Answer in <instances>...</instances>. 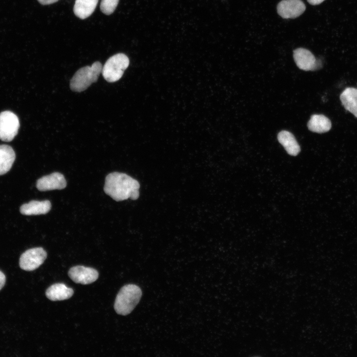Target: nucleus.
<instances>
[{
  "mask_svg": "<svg viewBox=\"0 0 357 357\" xmlns=\"http://www.w3.org/2000/svg\"><path fill=\"white\" fill-rule=\"evenodd\" d=\"M139 182L124 173L113 172L105 179V192L117 201L128 198L136 200L139 196Z\"/></svg>",
  "mask_w": 357,
  "mask_h": 357,
  "instance_id": "f257e3e1",
  "label": "nucleus"
},
{
  "mask_svg": "<svg viewBox=\"0 0 357 357\" xmlns=\"http://www.w3.org/2000/svg\"><path fill=\"white\" fill-rule=\"evenodd\" d=\"M331 126L330 120L323 115H312L307 123L309 130L318 133L328 132L331 128Z\"/></svg>",
  "mask_w": 357,
  "mask_h": 357,
  "instance_id": "4468645a",
  "label": "nucleus"
},
{
  "mask_svg": "<svg viewBox=\"0 0 357 357\" xmlns=\"http://www.w3.org/2000/svg\"><path fill=\"white\" fill-rule=\"evenodd\" d=\"M15 159V154L11 147L0 145V175H4L10 170Z\"/></svg>",
  "mask_w": 357,
  "mask_h": 357,
  "instance_id": "dca6fc26",
  "label": "nucleus"
},
{
  "mask_svg": "<svg viewBox=\"0 0 357 357\" xmlns=\"http://www.w3.org/2000/svg\"><path fill=\"white\" fill-rule=\"evenodd\" d=\"M47 256V253L42 247L29 249L20 256L19 266L24 270L33 271L44 263Z\"/></svg>",
  "mask_w": 357,
  "mask_h": 357,
  "instance_id": "423d86ee",
  "label": "nucleus"
},
{
  "mask_svg": "<svg viewBox=\"0 0 357 357\" xmlns=\"http://www.w3.org/2000/svg\"><path fill=\"white\" fill-rule=\"evenodd\" d=\"M119 0H102L100 9L102 12L106 14L110 15L116 9Z\"/></svg>",
  "mask_w": 357,
  "mask_h": 357,
  "instance_id": "a211bd4d",
  "label": "nucleus"
},
{
  "mask_svg": "<svg viewBox=\"0 0 357 357\" xmlns=\"http://www.w3.org/2000/svg\"><path fill=\"white\" fill-rule=\"evenodd\" d=\"M278 140L290 155L296 156L300 151V148L294 135L287 130L280 131L277 135Z\"/></svg>",
  "mask_w": 357,
  "mask_h": 357,
  "instance_id": "ddd939ff",
  "label": "nucleus"
},
{
  "mask_svg": "<svg viewBox=\"0 0 357 357\" xmlns=\"http://www.w3.org/2000/svg\"><path fill=\"white\" fill-rule=\"evenodd\" d=\"M141 296V290L137 285L128 284L124 286L116 297L114 304L115 311L120 315L128 314L138 303Z\"/></svg>",
  "mask_w": 357,
  "mask_h": 357,
  "instance_id": "f03ea898",
  "label": "nucleus"
},
{
  "mask_svg": "<svg viewBox=\"0 0 357 357\" xmlns=\"http://www.w3.org/2000/svg\"><path fill=\"white\" fill-rule=\"evenodd\" d=\"M66 186L64 177L59 172L43 176L37 181L36 187L40 191L62 189Z\"/></svg>",
  "mask_w": 357,
  "mask_h": 357,
  "instance_id": "9d476101",
  "label": "nucleus"
},
{
  "mask_svg": "<svg viewBox=\"0 0 357 357\" xmlns=\"http://www.w3.org/2000/svg\"><path fill=\"white\" fill-rule=\"evenodd\" d=\"M68 274L74 282L83 285L91 284L99 277L98 272L96 269L79 265L71 267Z\"/></svg>",
  "mask_w": 357,
  "mask_h": 357,
  "instance_id": "6e6552de",
  "label": "nucleus"
},
{
  "mask_svg": "<svg viewBox=\"0 0 357 357\" xmlns=\"http://www.w3.org/2000/svg\"><path fill=\"white\" fill-rule=\"evenodd\" d=\"M308 2L311 5H317L322 2L325 0H307Z\"/></svg>",
  "mask_w": 357,
  "mask_h": 357,
  "instance_id": "412c9836",
  "label": "nucleus"
},
{
  "mask_svg": "<svg viewBox=\"0 0 357 357\" xmlns=\"http://www.w3.org/2000/svg\"><path fill=\"white\" fill-rule=\"evenodd\" d=\"M73 290L63 283H56L49 287L46 292V297L51 300L58 301L69 298Z\"/></svg>",
  "mask_w": 357,
  "mask_h": 357,
  "instance_id": "f8f14e48",
  "label": "nucleus"
},
{
  "mask_svg": "<svg viewBox=\"0 0 357 357\" xmlns=\"http://www.w3.org/2000/svg\"><path fill=\"white\" fill-rule=\"evenodd\" d=\"M340 100L344 108L357 118V88H346L340 95Z\"/></svg>",
  "mask_w": 357,
  "mask_h": 357,
  "instance_id": "2eb2a0df",
  "label": "nucleus"
},
{
  "mask_svg": "<svg viewBox=\"0 0 357 357\" xmlns=\"http://www.w3.org/2000/svg\"><path fill=\"white\" fill-rule=\"evenodd\" d=\"M59 0H38V1L42 4L48 5L58 1Z\"/></svg>",
  "mask_w": 357,
  "mask_h": 357,
  "instance_id": "aec40b11",
  "label": "nucleus"
},
{
  "mask_svg": "<svg viewBox=\"0 0 357 357\" xmlns=\"http://www.w3.org/2000/svg\"><path fill=\"white\" fill-rule=\"evenodd\" d=\"M129 63V59L125 54L114 55L107 60L102 67V75L108 82H116L122 77Z\"/></svg>",
  "mask_w": 357,
  "mask_h": 357,
  "instance_id": "20e7f679",
  "label": "nucleus"
},
{
  "mask_svg": "<svg viewBox=\"0 0 357 357\" xmlns=\"http://www.w3.org/2000/svg\"><path fill=\"white\" fill-rule=\"evenodd\" d=\"M99 0H75L73 7L75 15L84 19L90 16L94 11Z\"/></svg>",
  "mask_w": 357,
  "mask_h": 357,
  "instance_id": "f3484780",
  "label": "nucleus"
},
{
  "mask_svg": "<svg viewBox=\"0 0 357 357\" xmlns=\"http://www.w3.org/2000/svg\"><path fill=\"white\" fill-rule=\"evenodd\" d=\"M20 123L18 118L13 113L5 111L0 113V139L12 141L17 135Z\"/></svg>",
  "mask_w": 357,
  "mask_h": 357,
  "instance_id": "39448f33",
  "label": "nucleus"
},
{
  "mask_svg": "<svg viewBox=\"0 0 357 357\" xmlns=\"http://www.w3.org/2000/svg\"><path fill=\"white\" fill-rule=\"evenodd\" d=\"M5 283V276L0 270V290L3 288Z\"/></svg>",
  "mask_w": 357,
  "mask_h": 357,
  "instance_id": "6ab92c4d",
  "label": "nucleus"
},
{
  "mask_svg": "<svg viewBox=\"0 0 357 357\" xmlns=\"http://www.w3.org/2000/svg\"><path fill=\"white\" fill-rule=\"evenodd\" d=\"M305 5L301 0H283L277 5V12L285 19L295 18L303 13Z\"/></svg>",
  "mask_w": 357,
  "mask_h": 357,
  "instance_id": "1a4fd4ad",
  "label": "nucleus"
},
{
  "mask_svg": "<svg viewBox=\"0 0 357 357\" xmlns=\"http://www.w3.org/2000/svg\"><path fill=\"white\" fill-rule=\"evenodd\" d=\"M294 60L297 66L305 71H313L322 67L320 60H317L314 56L309 50L300 48L293 52Z\"/></svg>",
  "mask_w": 357,
  "mask_h": 357,
  "instance_id": "0eeeda50",
  "label": "nucleus"
},
{
  "mask_svg": "<svg viewBox=\"0 0 357 357\" xmlns=\"http://www.w3.org/2000/svg\"><path fill=\"white\" fill-rule=\"evenodd\" d=\"M51 208V203L49 200H32L21 205L20 212L25 215H37L45 214L50 211Z\"/></svg>",
  "mask_w": 357,
  "mask_h": 357,
  "instance_id": "9b49d317",
  "label": "nucleus"
},
{
  "mask_svg": "<svg viewBox=\"0 0 357 357\" xmlns=\"http://www.w3.org/2000/svg\"><path fill=\"white\" fill-rule=\"evenodd\" d=\"M102 65L99 61L94 62L91 66H86L79 69L70 81V88L74 91L81 92L96 82L102 72Z\"/></svg>",
  "mask_w": 357,
  "mask_h": 357,
  "instance_id": "7ed1b4c3",
  "label": "nucleus"
}]
</instances>
